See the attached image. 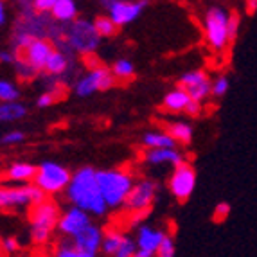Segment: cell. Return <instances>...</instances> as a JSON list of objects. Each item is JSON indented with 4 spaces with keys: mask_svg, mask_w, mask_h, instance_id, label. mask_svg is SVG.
<instances>
[{
    "mask_svg": "<svg viewBox=\"0 0 257 257\" xmlns=\"http://www.w3.org/2000/svg\"><path fill=\"white\" fill-rule=\"evenodd\" d=\"M67 194L74 207L85 210L86 214L92 212L95 216H103L108 209L101 196V191H99L97 171L92 167H83L72 176V180L67 187Z\"/></svg>",
    "mask_w": 257,
    "mask_h": 257,
    "instance_id": "1",
    "label": "cell"
},
{
    "mask_svg": "<svg viewBox=\"0 0 257 257\" xmlns=\"http://www.w3.org/2000/svg\"><path fill=\"white\" fill-rule=\"evenodd\" d=\"M97 184L106 207L115 209V207L124 205L126 198L133 187V178L126 171L110 169V171H97Z\"/></svg>",
    "mask_w": 257,
    "mask_h": 257,
    "instance_id": "2",
    "label": "cell"
},
{
    "mask_svg": "<svg viewBox=\"0 0 257 257\" xmlns=\"http://www.w3.org/2000/svg\"><path fill=\"white\" fill-rule=\"evenodd\" d=\"M228 15L227 9L214 6L205 13V36L214 51H223L228 43Z\"/></svg>",
    "mask_w": 257,
    "mask_h": 257,
    "instance_id": "3",
    "label": "cell"
},
{
    "mask_svg": "<svg viewBox=\"0 0 257 257\" xmlns=\"http://www.w3.org/2000/svg\"><path fill=\"white\" fill-rule=\"evenodd\" d=\"M72 175L69 169L56 162H43L35 175V185L43 193H58L61 189L69 187Z\"/></svg>",
    "mask_w": 257,
    "mask_h": 257,
    "instance_id": "4",
    "label": "cell"
},
{
    "mask_svg": "<svg viewBox=\"0 0 257 257\" xmlns=\"http://www.w3.org/2000/svg\"><path fill=\"white\" fill-rule=\"evenodd\" d=\"M99 36L94 29V24L85 20H74L69 29V42L74 51L81 52V54H90L97 49Z\"/></svg>",
    "mask_w": 257,
    "mask_h": 257,
    "instance_id": "5",
    "label": "cell"
},
{
    "mask_svg": "<svg viewBox=\"0 0 257 257\" xmlns=\"http://www.w3.org/2000/svg\"><path fill=\"white\" fill-rule=\"evenodd\" d=\"M146 6L148 2H126V0H104L103 2V8L108 11V18L117 27L135 22Z\"/></svg>",
    "mask_w": 257,
    "mask_h": 257,
    "instance_id": "6",
    "label": "cell"
},
{
    "mask_svg": "<svg viewBox=\"0 0 257 257\" xmlns=\"http://www.w3.org/2000/svg\"><path fill=\"white\" fill-rule=\"evenodd\" d=\"M194 187H196V171H194V167L187 162L176 166L171 178H169V191H171L173 196L176 200H180V202H185L193 194Z\"/></svg>",
    "mask_w": 257,
    "mask_h": 257,
    "instance_id": "7",
    "label": "cell"
},
{
    "mask_svg": "<svg viewBox=\"0 0 257 257\" xmlns=\"http://www.w3.org/2000/svg\"><path fill=\"white\" fill-rule=\"evenodd\" d=\"M42 202H45V193L36 185L20 189H0V207L38 205Z\"/></svg>",
    "mask_w": 257,
    "mask_h": 257,
    "instance_id": "8",
    "label": "cell"
},
{
    "mask_svg": "<svg viewBox=\"0 0 257 257\" xmlns=\"http://www.w3.org/2000/svg\"><path fill=\"white\" fill-rule=\"evenodd\" d=\"M155 196H157V184L151 180H141L139 184H133L124 207L130 210V214L144 212V210H150L151 203L155 202Z\"/></svg>",
    "mask_w": 257,
    "mask_h": 257,
    "instance_id": "9",
    "label": "cell"
},
{
    "mask_svg": "<svg viewBox=\"0 0 257 257\" xmlns=\"http://www.w3.org/2000/svg\"><path fill=\"white\" fill-rule=\"evenodd\" d=\"M178 88H182L184 92H187L191 101L202 104V101H205L210 95V81L205 72L202 70H191L185 72L178 81Z\"/></svg>",
    "mask_w": 257,
    "mask_h": 257,
    "instance_id": "10",
    "label": "cell"
},
{
    "mask_svg": "<svg viewBox=\"0 0 257 257\" xmlns=\"http://www.w3.org/2000/svg\"><path fill=\"white\" fill-rule=\"evenodd\" d=\"M113 85V76L111 72H108L106 69H94L92 72H88L85 77H81L79 81L76 83V94L81 95V97H88L94 92L99 90H106Z\"/></svg>",
    "mask_w": 257,
    "mask_h": 257,
    "instance_id": "11",
    "label": "cell"
},
{
    "mask_svg": "<svg viewBox=\"0 0 257 257\" xmlns=\"http://www.w3.org/2000/svg\"><path fill=\"white\" fill-rule=\"evenodd\" d=\"M90 223V216L86 214L85 210L77 209V207H72L58 219V228H60L61 234L65 236H70V237H76L79 232L85 230Z\"/></svg>",
    "mask_w": 257,
    "mask_h": 257,
    "instance_id": "12",
    "label": "cell"
},
{
    "mask_svg": "<svg viewBox=\"0 0 257 257\" xmlns=\"http://www.w3.org/2000/svg\"><path fill=\"white\" fill-rule=\"evenodd\" d=\"M52 45L43 38H36L35 42L31 43L29 47L24 51V60L29 67H33L35 70L45 69V63H47L49 56L52 54Z\"/></svg>",
    "mask_w": 257,
    "mask_h": 257,
    "instance_id": "13",
    "label": "cell"
},
{
    "mask_svg": "<svg viewBox=\"0 0 257 257\" xmlns=\"http://www.w3.org/2000/svg\"><path fill=\"white\" fill-rule=\"evenodd\" d=\"M29 219L33 223V227H40V228H47V230H52V228L58 225V207L52 202H42L38 205H35L31 209Z\"/></svg>",
    "mask_w": 257,
    "mask_h": 257,
    "instance_id": "14",
    "label": "cell"
},
{
    "mask_svg": "<svg viewBox=\"0 0 257 257\" xmlns=\"http://www.w3.org/2000/svg\"><path fill=\"white\" fill-rule=\"evenodd\" d=\"M103 236L104 232L101 228L95 227V225H88L85 230L79 232L76 237H72V243L77 250L95 255L101 248V244H103Z\"/></svg>",
    "mask_w": 257,
    "mask_h": 257,
    "instance_id": "15",
    "label": "cell"
},
{
    "mask_svg": "<svg viewBox=\"0 0 257 257\" xmlns=\"http://www.w3.org/2000/svg\"><path fill=\"white\" fill-rule=\"evenodd\" d=\"M166 234L162 230H157V228H151L148 225H142L139 228L137 239H135V244H137V250H142V252L148 253H157L160 243L164 241Z\"/></svg>",
    "mask_w": 257,
    "mask_h": 257,
    "instance_id": "16",
    "label": "cell"
},
{
    "mask_svg": "<svg viewBox=\"0 0 257 257\" xmlns=\"http://www.w3.org/2000/svg\"><path fill=\"white\" fill-rule=\"evenodd\" d=\"M144 160L148 164L159 166V164H171V166H180L184 164V155L180 151L175 150H150L148 153H144Z\"/></svg>",
    "mask_w": 257,
    "mask_h": 257,
    "instance_id": "17",
    "label": "cell"
},
{
    "mask_svg": "<svg viewBox=\"0 0 257 257\" xmlns=\"http://www.w3.org/2000/svg\"><path fill=\"white\" fill-rule=\"evenodd\" d=\"M51 15L60 22L76 20L77 17V4L74 0H54V8Z\"/></svg>",
    "mask_w": 257,
    "mask_h": 257,
    "instance_id": "18",
    "label": "cell"
},
{
    "mask_svg": "<svg viewBox=\"0 0 257 257\" xmlns=\"http://www.w3.org/2000/svg\"><path fill=\"white\" fill-rule=\"evenodd\" d=\"M142 142L146 144L150 150H175L176 142L173 141L167 133L162 132H150L142 137Z\"/></svg>",
    "mask_w": 257,
    "mask_h": 257,
    "instance_id": "19",
    "label": "cell"
},
{
    "mask_svg": "<svg viewBox=\"0 0 257 257\" xmlns=\"http://www.w3.org/2000/svg\"><path fill=\"white\" fill-rule=\"evenodd\" d=\"M191 103L187 92H184L182 88H175V90L167 92L164 97V106L171 111H185L187 104Z\"/></svg>",
    "mask_w": 257,
    "mask_h": 257,
    "instance_id": "20",
    "label": "cell"
},
{
    "mask_svg": "<svg viewBox=\"0 0 257 257\" xmlns=\"http://www.w3.org/2000/svg\"><path fill=\"white\" fill-rule=\"evenodd\" d=\"M167 135L175 142H182V144H189L193 139V126L187 122H173L167 124Z\"/></svg>",
    "mask_w": 257,
    "mask_h": 257,
    "instance_id": "21",
    "label": "cell"
},
{
    "mask_svg": "<svg viewBox=\"0 0 257 257\" xmlns=\"http://www.w3.org/2000/svg\"><path fill=\"white\" fill-rule=\"evenodd\" d=\"M27 110L20 103H2L0 104V120H18L26 117Z\"/></svg>",
    "mask_w": 257,
    "mask_h": 257,
    "instance_id": "22",
    "label": "cell"
},
{
    "mask_svg": "<svg viewBox=\"0 0 257 257\" xmlns=\"http://www.w3.org/2000/svg\"><path fill=\"white\" fill-rule=\"evenodd\" d=\"M67 65H69V60L65 58V54L58 51H52V54L49 56L47 63H45V70L52 76H60L67 70Z\"/></svg>",
    "mask_w": 257,
    "mask_h": 257,
    "instance_id": "23",
    "label": "cell"
},
{
    "mask_svg": "<svg viewBox=\"0 0 257 257\" xmlns=\"http://www.w3.org/2000/svg\"><path fill=\"white\" fill-rule=\"evenodd\" d=\"M36 175V169L31 164H15V166L9 167L8 171V178L11 180H31V178H35Z\"/></svg>",
    "mask_w": 257,
    "mask_h": 257,
    "instance_id": "24",
    "label": "cell"
},
{
    "mask_svg": "<svg viewBox=\"0 0 257 257\" xmlns=\"http://www.w3.org/2000/svg\"><path fill=\"white\" fill-rule=\"evenodd\" d=\"M122 237L120 234H117V232H111L108 230L106 234L103 236V244H101V250H103L106 255H115V252L119 250L120 243H122Z\"/></svg>",
    "mask_w": 257,
    "mask_h": 257,
    "instance_id": "25",
    "label": "cell"
},
{
    "mask_svg": "<svg viewBox=\"0 0 257 257\" xmlns=\"http://www.w3.org/2000/svg\"><path fill=\"white\" fill-rule=\"evenodd\" d=\"M94 29H95V33H97L99 38H108V36L115 35L119 27H117L108 17H97L94 22Z\"/></svg>",
    "mask_w": 257,
    "mask_h": 257,
    "instance_id": "26",
    "label": "cell"
},
{
    "mask_svg": "<svg viewBox=\"0 0 257 257\" xmlns=\"http://www.w3.org/2000/svg\"><path fill=\"white\" fill-rule=\"evenodd\" d=\"M133 72H135V67L130 60H117L113 63V69H111V76H117V77H132Z\"/></svg>",
    "mask_w": 257,
    "mask_h": 257,
    "instance_id": "27",
    "label": "cell"
},
{
    "mask_svg": "<svg viewBox=\"0 0 257 257\" xmlns=\"http://www.w3.org/2000/svg\"><path fill=\"white\" fill-rule=\"evenodd\" d=\"M56 257H95V255H90V253L77 250L72 241H65V243L60 244V248L56 250Z\"/></svg>",
    "mask_w": 257,
    "mask_h": 257,
    "instance_id": "28",
    "label": "cell"
},
{
    "mask_svg": "<svg viewBox=\"0 0 257 257\" xmlns=\"http://www.w3.org/2000/svg\"><path fill=\"white\" fill-rule=\"evenodd\" d=\"M18 90L17 86L11 85L9 81H4V79H0V101H4V103H15L18 99Z\"/></svg>",
    "mask_w": 257,
    "mask_h": 257,
    "instance_id": "29",
    "label": "cell"
},
{
    "mask_svg": "<svg viewBox=\"0 0 257 257\" xmlns=\"http://www.w3.org/2000/svg\"><path fill=\"white\" fill-rule=\"evenodd\" d=\"M228 77L225 76H219L216 77V81L210 83V95H214V97H223V95L228 92Z\"/></svg>",
    "mask_w": 257,
    "mask_h": 257,
    "instance_id": "30",
    "label": "cell"
},
{
    "mask_svg": "<svg viewBox=\"0 0 257 257\" xmlns=\"http://www.w3.org/2000/svg\"><path fill=\"white\" fill-rule=\"evenodd\" d=\"M135 252H137V244H135V241L124 236L122 237V243H120L119 250H117L113 257H133Z\"/></svg>",
    "mask_w": 257,
    "mask_h": 257,
    "instance_id": "31",
    "label": "cell"
},
{
    "mask_svg": "<svg viewBox=\"0 0 257 257\" xmlns=\"http://www.w3.org/2000/svg\"><path fill=\"white\" fill-rule=\"evenodd\" d=\"M176 248H175V241H173L171 236H166L164 241L160 243L159 250L155 253V257H175Z\"/></svg>",
    "mask_w": 257,
    "mask_h": 257,
    "instance_id": "32",
    "label": "cell"
},
{
    "mask_svg": "<svg viewBox=\"0 0 257 257\" xmlns=\"http://www.w3.org/2000/svg\"><path fill=\"white\" fill-rule=\"evenodd\" d=\"M239 24L241 18L237 13H230V20H228V42H234L239 33Z\"/></svg>",
    "mask_w": 257,
    "mask_h": 257,
    "instance_id": "33",
    "label": "cell"
},
{
    "mask_svg": "<svg viewBox=\"0 0 257 257\" xmlns=\"http://www.w3.org/2000/svg\"><path fill=\"white\" fill-rule=\"evenodd\" d=\"M49 236H51V230H47V228L33 227V230H31V237H33L35 243H45L49 239Z\"/></svg>",
    "mask_w": 257,
    "mask_h": 257,
    "instance_id": "34",
    "label": "cell"
},
{
    "mask_svg": "<svg viewBox=\"0 0 257 257\" xmlns=\"http://www.w3.org/2000/svg\"><path fill=\"white\" fill-rule=\"evenodd\" d=\"M31 6H33L35 11H38V13H51L52 8H54V0H35Z\"/></svg>",
    "mask_w": 257,
    "mask_h": 257,
    "instance_id": "35",
    "label": "cell"
},
{
    "mask_svg": "<svg viewBox=\"0 0 257 257\" xmlns=\"http://www.w3.org/2000/svg\"><path fill=\"white\" fill-rule=\"evenodd\" d=\"M228 212H230V205H228V203H225V202L218 203L214 209V219L216 221H223V219L228 216Z\"/></svg>",
    "mask_w": 257,
    "mask_h": 257,
    "instance_id": "36",
    "label": "cell"
},
{
    "mask_svg": "<svg viewBox=\"0 0 257 257\" xmlns=\"http://www.w3.org/2000/svg\"><path fill=\"white\" fill-rule=\"evenodd\" d=\"M24 139H26V135L22 132H9L2 137V142H4V144H18V142H22Z\"/></svg>",
    "mask_w": 257,
    "mask_h": 257,
    "instance_id": "37",
    "label": "cell"
},
{
    "mask_svg": "<svg viewBox=\"0 0 257 257\" xmlns=\"http://www.w3.org/2000/svg\"><path fill=\"white\" fill-rule=\"evenodd\" d=\"M17 63H18V72H20L24 77H31V76H35L36 70L33 69V67H29V65H27L26 61H17Z\"/></svg>",
    "mask_w": 257,
    "mask_h": 257,
    "instance_id": "38",
    "label": "cell"
},
{
    "mask_svg": "<svg viewBox=\"0 0 257 257\" xmlns=\"http://www.w3.org/2000/svg\"><path fill=\"white\" fill-rule=\"evenodd\" d=\"M56 101V97H54V94H42L38 97V106L40 108H45V106H51L52 103H54Z\"/></svg>",
    "mask_w": 257,
    "mask_h": 257,
    "instance_id": "39",
    "label": "cell"
},
{
    "mask_svg": "<svg viewBox=\"0 0 257 257\" xmlns=\"http://www.w3.org/2000/svg\"><path fill=\"white\" fill-rule=\"evenodd\" d=\"M2 246H4L6 252H17L18 250V243L13 239V237H8V239L2 241Z\"/></svg>",
    "mask_w": 257,
    "mask_h": 257,
    "instance_id": "40",
    "label": "cell"
},
{
    "mask_svg": "<svg viewBox=\"0 0 257 257\" xmlns=\"http://www.w3.org/2000/svg\"><path fill=\"white\" fill-rule=\"evenodd\" d=\"M185 111H187L189 115H198V113L202 111V104L196 103V101H191V103L187 104V108H185Z\"/></svg>",
    "mask_w": 257,
    "mask_h": 257,
    "instance_id": "41",
    "label": "cell"
},
{
    "mask_svg": "<svg viewBox=\"0 0 257 257\" xmlns=\"http://www.w3.org/2000/svg\"><path fill=\"white\" fill-rule=\"evenodd\" d=\"M244 9H246L248 15H253L257 11V0H248V2L244 4Z\"/></svg>",
    "mask_w": 257,
    "mask_h": 257,
    "instance_id": "42",
    "label": "cell"
},
{
    "mask_svg": "<svg viewBox=\"0 0 257 257\" xmlns=\"http://www.w3.org/2000/svg\"><path fill=\"white\" fill-rule=\"evenodd\" d=\"M0 60L6 61V63H11V61H17V56H13L11 52H0Z\"/></svg>",
    "mask_w": 257,
    "mask_h": 257,
    "instance_id": "43",
    "label": "cell"
},
{
    "mask_svg": "<svg viewBox=\"0 0 257 257\" xmlns=\"http://www.w3.org/2000/svg\"><path fill=\"white\" fill-rule=\"evenodd\" d=\"M6 22V8H4V4L0 2V26Z\"/></svg>",
    "mask_w": 257,
    "mask_h": 257,
    "instance_id": "44",
    "label": "cell"
},
{
    "mask_svg": "<svg viewBox=\"0 0 257 257\" xmlns=\"http://www.w3.org/2000/svg\"><path fill=\"white\" fill-rule=\"evenodd\" d=\"M133 257H155L153 253H148V252H142V250H137V252H135V255Z\"/></svg>",
    "mask_w": 257,
    "mask_h": 257,
    "instance_id": "45",
    "label": "cell"
}]
</instances>
